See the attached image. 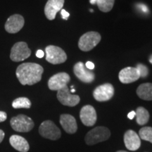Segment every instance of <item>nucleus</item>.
I'll use <instances>...</instances> for the list:
<instances>
[{
    "label": "nucleus",
    "instance_id": "nucleus-1",
    "mask_svg": "<svg viewBox=\"0 0 152 152\" xmlns=\"http://www.w3.org/2000/svg\"><path fill=\"white\" fill-rule=\"evenodd\" d=\"M44 68L35 63H23L16 68V75L20 84L33 85L42 79Z\"/></svg>",
    "mask_w": 152,
    "mask_h": 152
},
{
    "label": "nucleus",
    "instance_id": "nucleus-2",
    "mask_svg": "<svg viewBox=\"0 0 152 152\" xmlns=\"http://www.w3.org/2000/svg\"><path fill=\"white\" fill-rule=\"evenodd\" d=\"M111 136V132L106 127L99 126L93 128L87 133L85 141L87 145L94 144L107 140Z\"/></svg>",
    "mask_w": 152,
    "mask_h": 152
},
{
    "label": "nucleus",
    "instance_id": "nucleus-3",
    "mask_svg": "<svg viewBox=\"0 0 152 152\" xmlns=\"http://www.w3.org/2000/svg\"><path fill=\"white\" fill-rule=\"evenodd\" d=\"M10 125L12 129L18 132H28L34 128L33 121L27 115L20 114L11 118Z\"/></svg>",
    "mask_w": 152,
    "mask_h": 152
},
{
    "label": "nucleus",
    "instance_id": "nucleus-4",
    "mask_svg": "<svg viewBox=\"0 0 152 152\" xmlns=\"http://www.w3.org/2000/svg\"><path fill=\"white\" fill-rule=\"evenodd\" d=\"M101 35L97 32H87L80 38L78 47L83 52H89L94 49L101 41Z\"/></svg>",
    "mask_w": 152,
    "mask_h": 152
},
{
    "label": "nucleus",
    "instance_id": "nucleus-5",
    "mask_svg": "<svg viewBox=\"0 0 152 152\" xmlns=\"http://www.w3.org/2000/svg\"><path fill=\"white\" fill-rule=\"evenodd\" d=\"M39 133L42 137L51 140H57L61 136L60 129L52 121H45L42 123L39 128Z\"/></svg>",
    "mask_w": 152,
    "mask_h": 152
},
{
    "label": "nucleus",
    "instance_id": "nucleus-6",
    "mask_svg": "<svg viewBox=\"0 0 152 152\" xmlns=\"http://www.w3.org/2000/svg\"><path fill=\"white\" fill-rule=\"evenodd\" d=\"M46 60L50 64H63L67 60V55L66 52L60 47L54 45H49L45 48Z\"/></svg>",
    "mask_w": 152,
    "mask_h": 152
},
{
    "label": "nucleus",
    "instance_id": "nucleus-7",
    "mask_svg": "<svg viewBox=\"0 0 152 152\" xmlns=\"http://www.w3.org/2000/svg\"><path fill=\"white\" fill-rule=\"evenodd\" d=\"M31 54V50L28 48L27 43L18 42L15 44L11 49L10 58L14 62H19L26 60Z\"/></svg>",
    "mask_w": 152,
    "mask_h": 152
},
{
    "label": "nucleus",
    "instance_id": "nucleus-8",
    "mask_svg": "<svg viewBox=\"0 0 152 152\" xmlns=\"http://www.w3.org/2000/svg\"><path fill=\"white\" fill-rule=\"evenodd\" d=\"M57 99L60 103L64 106H75L79 104L80 99L78 95L73 94L68 86H66L61 90L57 91Z\"/></svg>",
    "mask_w": 152,
    "mask_h": 152
},
{
    "label": "nucleus",
    "instance_id": "nucleus-9",
    "mask_svg": "<svg viewBox=\"0 0 152 152\" xmlns=\"http://www.w3.org/2000/svg\"><path fill=\"white\" fill-rule=\"evenodd\" d=\"M71 80V77L67 73L61 72L52 75L48 81L49 90L52 91H58L67 86L68 83Z\"/></svg>",
    "mask_w": 152,
    "mask_h": 152
},
{
    "label": "nucleus",
    "instance_id": "nucleus-10",
    "mask_svg": "<svg viewBox=\"0 0 152 152\" xmlns=\"http://www.w3.org/2000/svg\"><path fill=\"white\" fill-rule=\"evenodd\" d=\"M114 87L111 83H105L95 88L93 96L97 102H106L113 97Z\"/></svg>",
    "mask_w": 152,
    "mask_h": 152
},
{
    "label": "nucleus",
    "instance_id": "nucleus-11",
    "mask_svg": "<svg viewBox=\"0 0 152 152\" xmlns=\"http://www.w3.org/2000/svg\"><path fill=\"white\" fill-rule=\"evenodd\" d=\"M73 72L76 77L85 83H91L95 79V74L87 68L83 62L76 63L73 67Z\"/></svg>",
    "mask_w": 152,
    "mask_h": 152
},
{
    "label": "nucleus",
    "instance_id": "nucleus-12",
    "mask_svg": "<svg viewBox=\"0 0 152 152\" xmlns=\"http://www.w3.org/2000/svg\"><path fill=\"white\" fill-rule=\"evenodd\" d=\"M24 18L20 14H14L7 19L5 23V30L11 34L17 33L24 26Z\"/></svg>",
    "mask_w": 152,
    "mask_h": 152
},
{
    "label": "nucleus",
    "instance_id": "nucleus-13",
    "mask_svg": "<svg viewBox=\"0 0 152 152\" xmlns=\"http://www.w3.org/2000/svg\"><path fill=\"white\" fill-rule=\"evenodd\" d=\"M80 118L82 123L88 127L93 126L96 123L97 116L94 108L91 105L84 106L80 112Z\"/></svg>",
    "mask_w": 152,
    "mask_h": 152
},
{
    "label": "nucleus",
    "instance_id": "nucleus-14",
    "mask_svg": "<svg viewBox=\"0 0 152 152\" xmlns=\"http://www.w3.org/2000/svg\"><path fill=\"white\" fill-rule=\"evenodd\" d=\"M64 0H48L45 7V14L49 20L55 19L56 14L64 7Z\"/></svg>",
    "mask_w": 152,
    "mask_h": 152
},
{
    "label": "nucleus",
    "instance_id": "nucleus-15",
    "mask_svg": "<svg viewBox=\"0 0 152 152\" xmlns=\"http://www.w3.org/2000/svg\"><path fill=\"white\" fill-rule=\"evenodd\" d=\"M140 76L135 67H126L120 71L118 75L119 80L123 84L134 83L140 78Z\"/></svg>",
    "mask_w": 152,
    "mask_h": 152
},
{
    "label": "nucleus",
    "instance_id": "nucleus-16",
    "mask_svg": "<svg viewBox=\"0 0 152 152\" xmlns=\"http://www.w3.org/2000/svg\"><path fill=\"white\" fill-rule=\"evenodd\" d=\"M124 143L127 149L130 151H136L141 146V140L139 134L134 130H129L124 134Z\"/></svg>",
    "mask_w": 152,
    "mask_h": 152
},
{
    "label": "nucleus",
    "instance_id": "nucleus-17",
    "mask_svg": "<svg viewBox=\"0 0 152 152\" xmlns=\"http://www.w3.org/2000/svg\"><path fill=\"white\" fill-rule=\"evenodd\" d=\"M60 124L68 134H74L77 130L76 120L70 114H62L60 116Z\"/></svg>",
    "mask_w": 152,
    "mask_h": 152
},
{
    "label": "nucleus",
    "instance_id": "nucleus-18",
    "mask_svg": "<svg viewBox=\"0 0 152 152\" xmlns=\"http://www.w3.org/2000/svg\"><path fill=\"white\" fill-rule=\"evenodd\" d=\"M9 143L11 147L20 152H28L30 149V145L27 140L21 136L14 134L9 138Z\"/></svg>",
    "mask_w": 152,
    "mask_h": 152
},
{
    "label": "nucleus",
    "instance_id": "nucleus-19",
    "mask_svg": "<svg viewBox=\"0 0 152 152\" xmlns=\"http://www.w3.org/2000/svg\"><path fill=\"white\" fill-rule=\"evenodd\" d=\"M137 94L140 99L146 101L152 100V83H144L137 89Z\"/></svg>",
    "mask_w": 152,
    "mask_h": 152
},
{
    "label": "nucleus",
    "instance_id": "nucleus-20",
    "mask_svg": "<svg viewBox=\"0 0 152 152\" xmlns=\"http://www.w3.org/2000/svg\"><path fill=\"white\" fill-rule=\"evenodd\" d=\"M136 122L138 125H144L147 124L149 120V113L145 108L140 106L136 110Z\"/></svg>",
    "mask_w": 152,
    "mask_h": 152
},
{
    "label": "nucleus",
    "instance_id": "nucleus-21",
    "mask_svg": "<svg viewBox=\"0 0 152 152\" xmlns=\"http://www.w3.org/2000/svg\"><path fill=\"white\" fill-rule=\"evenodd\" d=\"M14 109H30L31 107V102L26 97H18L12 102Z\"/></svg>",
    "mask_w": 152,
    "mask_h": 152
},
{
    "label": "nucleus",
    "instance_id": "nucleus-22",
    "mask_svg": "<svg viewBox=\"0 0 152 152\" xmlns=\"http://www.w3.org/2000/svg\"><path fill=\"white\" fill-rule=\"evenodd\" d=\"M115 0H97L96 4L102 12H109L113 9Z\"/></svg>",
    "mask_w": 152,
    "mask_h": 152
},
{
    "label": "nucleus",
    "instance_id": "nucleus-23",
    "mask_svg": "<svg viewBox=\"0 0 152 152\" xmlns=\"http://www.w3.org/2000/svg\"><path fill=\"white\" fill-rule=\"evenodd\" d=\"M139 136L140 139L152 143V128L144 127L139 131Z\"/></svg>",
    "mask_w": 152,
    "mask_h": 152
},
{
    "label": "nucleus",
    "instance_id": "nucleus-24",
    "mask_svg": "<svg viewBox=\"0 0 152 152\" xmlns=\"http://www.w3.org/2000/svg\"><path fill=\"white\" fill-rule=\"evenodd\" d=\"M139 72L140 76L142 77H146L149 74V70L145 65L142 64H138L135 67Z\"/></svg>",
    "mask_w": 152,
    "mask_h": 152
},
{
    "label": "nucleus",
    "instance_id": "nucleus-25",
    "mask_svg": "<svg viewBox=\"0 0 152 152\" xmlns=\"http://www.w3.org/2000/svg\"><path fill=\"white\" fill-rule=\"evenodd\" d=\"M137 8L138 9H140V11H142L143 13H148L149 12V9L148 7L144 4H138L136 6Z\"/></svg>",
    "mask_w": 152,
    "mask_h": 152
},
{
    "label": "nucleus",
    "instance_id": "nucleus-26",
    "mask_svg": "<svg viewBox=\"0 0 152 152\" xmlns=\"http://www.w3.org/2000/svg\"><path fill=\"white\" fill-rule=\"evenodd\" d=\"M61 15L62 18L64 19V20H68V17L70 16V14L67 12L65 9H61Z\"/></svg>",
    "mask_w": 152,
    "mask_h": 152
},
{
    "label": "nucleus",
    "instance_id": "nucleus-27",
    "mask_svg": "<svg viewBox=\"0 0 152 152\" xmlns=\"http://www.w3.org/2000/svg\"><path fill=\"white\" fill-rule=\"evenodd\" d=\"M7 118V114L4 111H0V123L4 122Z\"/></svg>",
    "mask_w": 152,
    "mask_h": 152
},
{
    "label": "nucleus",
    "instance_id": "nucleus-28",
    "mask_svg": "<svg viewBox=\"0 0 152 152\" xmlns=\"http://www.w3.org/2000/svg\"><path fill=\"white\" fill-rule=\"evenodd\" d=\"M85 65L87 67V68H88L89 70H91V71L94 68V64L91 61H87L86 64H85Z\"/></svg>",
    "mask_w": 152,
    "mask_h": 152
},
{
    "label": "nucleus",
    "instance_id": "nucleus-29",
    "mask_svg": "<svg viewBox=\"0 0 152 152\" xmlns=\"http://www.w3.org/2000/svg\"><path fill=\"white\" fill-rule=\"evenodd\" d=\"M45 56V53L42 50H41V49H39V50L37 51V52H36V56L37 57V58H42Z\"/></svg>",
    "mask_w": 152,
    "mask_h": 152
},
{
    "label": "nucleus",
    "instance_id": "nucleus-30",
    "mask_svg": "<svg viewBox=\"0 0 152 152\" xmlns=\"http://www.w3.org/2000/svg\"><path fill=\"white\" fill-rule=\"evenodd\" d=\"M135 115H136L135 111H130V113H129L128 114V118L129 119L132 120V119L134 118V116H135Z\"/></svg>",
    "mask_w": 152,
    "mask_h": 152
},
{
    "label": "nucleus",
    "instance_id": "nucleus-31",
    "mask_svg": "<svg viewBox=\"0 0 152 152\" xmlns=\"http://www.w3.org/2000/svg\"><path fill=\"white\" fill-rule=\"evenodd\" d=\"M4 136H5L4 132L2 130H1V129H0V143L3 141L4 138Z\"/></svg>",
    "mask_w": 152,
    "mask_h": 152
},
{
    "label": "nucleus",
    "instance_id": "nucleus-32",
    "mask_svg": "<svg viewBox=\"0 0 152 152\" xmlns=\"http://www.w3.org/2000/svg\"><path fill=\"white\" fill-rule=\"evenodd\" d=\"M96 1H97V0H90V4H96Z\"/></svg>",
    "mask_w": 152,
    "mask_h": 152
},
{
    "label": "nucleus",
    "instance_id": "nucleus-33",
    "mask_svg": "<svg viewBox=\"0 0 152 152\" xmlns=\"http://www.w3.org/2000/svg\"><path fill=\"white\" fill-rule=\"evenodd\" d=\"M149 62L151 63V64H152V54L151 55V56H149Z\"/></svg>",
    "mask_w": 152,
    "mask_h": 152
},
{
    "label": "nucleus",
    "instance_id": "nucleus-34",
    "mask_svg": "<svg viewBox=\"0 0 152 152\" xmlns=\"http://www.w3.org/2000/svg\"><path fill=\"white\" fill-rule=\"evenodd\" d=\"M70 91H71V93H72V92H75V90H74V89H72V90H70Z\"/></svg>",
    "mask_w": 152,
    "mask_h": 152
},
{
    "label": "nucleus",
    "instance_id": "nucleus-35",
    "mask_svg": "<svg viewBox=\"0 0 152 152\" xmlns=\"http://www.w3.org/2000/svg\"><path fill=\"white\" fill-rule=\"evenodd\" d=\"M116 152H128V151H122V150H121V151H116Z\"/></svg>",
    "mask_w": 152,
    "mask_h": 152
}]
</instances>
